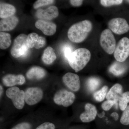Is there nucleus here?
I'll return each mask as SVG.
<instances>
[{
    "mask_svg": "<svg viewBox=\"0 0 129 129\" xmlns=\"http://www.w3.org/2000/svg\"><path fill=\"white\" fill-rule=\"evenodd\" d=\"M92 28L91 21L84 20L73 24L69 29L68 36L70 41L75 43L83 42L87 38Z\"/></svg>",
    "mask_w": 129,
    "mask_h": 129,
    "instance_id": "1",
    "label": "nucleus"
},
{
    "mask_svg": "<svg viewBox=\"0 0 129 129\" xmlns=\"http://www.w3.org/2000/svg\"><path fill=\"white\" fill-rule=\"evenodd\" d=\"M91 54L85 48H79L75 50L68 58L69 63L76 72L83 69L90 60Z\"/></svg>",
    "mask_w": 129,
    "mask_h": 129,
    "instance_id": "2",
    "label": "nucleus"
},
{
    "mask_svg": "<svg viewBox=\"0 0 129 129\" xmlns=\"http://www.w3.org/2000/svg\"><path fill=\"white\" fill-rule=\"evenodd\" d=\"M27 36L21 34L15 39L13 45L11 49V53L14 58H18L24 56L27 53L29 48L26 43Z\"/></svg>",
    "mask_w": 129,
    "mask_h": 129,
    "instance_id": "3",
    "label": "nucleus"
},
{
    "mask_svg": "<svg viewBox=\"0 0 129 129\" xmlns=\"http://www.w3.org/2000/svg\"><path fill=\"white\" fill-rule=\"evenodd\" d=\"M100 43L102 48L111 55L114 52L116 46V40L112 31L109 29H104L101 35Z\"/></svg>",
    "mask_w": 129,
    "mask_h": 129,
    "instance_id": "4",
    "label": "nucleus"
},
{
    "mask_svg": "<svg viewBox=\"0 0 129 129\" xmlns=\"http://www.w3.org/2000/svg\"><path fill=\"white\" fill-rule=\"evenodd\" d=\"M6 94L11 99L16 108L21 109L23 108L25 101V92L23 90L14 86L8 88L6 91Z\"/></svg>",
    "mask_w": 129,
    "mask_h": 129,
    "instance_id": "5",
    "label": "nucleus"
},
{
    "mask_svg": "<svg viewBox=\"0 0 129 129\" xmlns=\"http://www.w3.org/2000/svg\"><path fill=\"white\" fill-rule=\"evenodd\" d=\"M115 60L119 62H124L129 56V39L124 37L119 41L114 52Z\"/></svg>",
    "mask_w": 129,
    "mask_h": 129,
    "instance_id": "6",
    "label": "nucleus"
},
{
    "mask_svg": "<svg viewBox=\"0 0 129 129\" xmlns=\"http://www.w3.org/2000/svg\"><path fill=\"white\" fill-rule=\"evenodd\" d=\"M75 98V95L73 92L62 89L56 92L53 98V101L57 105L68 107L73 103Z\"/></svg>",
    "mask_w": 129,
    "mask_h": 129,
    "instance_id": "7",
    "label": "nucleus"
},
{
    "mask_svg": "<svg viewBox=\"0 0 129 129\" xmlns=\"http://www.w3.org/2000/svg\"><path fill=\"white\" fill-rule=\"evenodd\" d=\"M108 27L116 34H123L128 32L129 25L124 18H116L111 19L108 23Z\"/></svg>",
    "mask_w": 129,
    "mask_h": 129,
    "instance_id": "8",
    "label": "nucleus"
},
{
    "mask_svg": "<svg viewBox=\"0 0 129 129\" xmlns=\"http://www.w3.org/2000/svg\"><path fill=\"white\" fill-rule=\"evenodd\" d=\"M43 96V91L40 88L38 87L28 88L25 92V101L30 106L35 105L41 101Z\"/></svg>",
    "mask_w": 129,
    "mask_h": 129,
    "instance_id": "9",
    "label": "nucleus"
},
{
    "mask_svg": "<svg viewBox=\"0 0 129 129\" xmlns=\"http://www.w3.org/2000/svg\"><path fill=\"white\" fill-rule=\"evenodd\" d=\"M63 83L70 89L77 91L80 88V80L78 75L72 73H68L63 76Z\"/></svg>",
    "mask_w": 129,
    "mask_h": 129,
    "instance_id": "10",
    "label": "nucleus"
},
{
    "mask_svg": "<svg viewBox=\"0 0 129 129\" xmlns=\"http://www.w3.org/2000/svg\"><path fill=\"white\" fill-rule=\"evenodd\" d=\"M58 14V9L55 6H51L45 9H38L36 13L37 18L48 21L56 18Z\"/></svg>",
    "mask_w": 129,
    "mask_h": 129,
    "instance_id": "11",
    "label": "nucleus"
},
{
    "mask_svg": "<svg viewBox=\"0 0 129 129\" xmlns=\"http://www.w3.org/2000/svg\"><path fill=\"white\" fill-rule=\"evenodd\" d=\"M35 25L36 28L48 36L53 35L56 31V25L50 21L39 19L36 22Z\"/></svg>",
    "mask_w": 129,
    "mask_h": 129,
    "instance_id": "12",
    "label": "nucleus"
},
{
    "mask_svg": "<svg viewBox=\"0 0 129 129\" xmlns=\"http://www.w3.org/2000/svg\"><path fill=\"white\" fill-rule=\"evenodd\" d=\"M2 81L3 84L6 86L12 87L16 85L23 84L25 83V79L22 75L9 74L3 77Z\"/></svg>",
    "mask_w": 129,
    "mask_h": 129,
    "instance_id": "13",
    "label": "nucleus"
},
{
    "mask_svg": "<svg viewBox=\"0 0 129 129\" xmlns=\"http://www.w3.org/2000/svg\"><path fill=\"white\" fill-rule=\"evenodd\" d=\"M85 111L81 114L80 118L84 123L91 122L95 119L97 114V110L94 105L87 103L85 106Z\"/></svg>",
    "mask_w": 129,
    "mask_h": 129,
    "instance_id": "14",
    "label": "nucleus"
},
{
    "mask_svg": "<svg viewBox=\"0 0 129 129\" xmlns=\"http://www.w3.org/2000/svg\"><path fill=\"white\" fill-rule=\"evenodd\" d=\"M18 22V18L15 16L2 19L0 21V30L8 31L13 30L17 26Z\"/></svg>",
    "mask_w": 129,
    "mask_h": 129,
    "instance_id": "15",
    "label": "nucleus"
},
{
    "mask_svg": "<svg viewBox=\"0 0 129 129\" xmlns=\"http://www.w3.org/2000/svg\"><path fill=\"white\" fill-rule=\"evenodd\" d=\"M123 87L121 85L116 84L111 88L107 94L106 98L107 100L117 102L122 94Z\"/></svg>",
    "mask_w": 129,
    "mask_h": 129,
    "instance_id": "16",
    "label": "nucleus"
},
{
    "mask_svg": "<svg viewBox=\"0 0 129 129\" xmlns=\"http://www.w3.org/2000/svg\"><path fill=\"white\" fill-rule=\"evenodd\" d=\"M46 75L45 70L39 67H34L29 70L26 74V76L29 79H40Z\"/></svg>",
    "mask_w": 129,
    "mask_h": 129,
    "instance_id": "17",
    "label": "nucleus"
},
{
    "mask_svg": "<svg viewBox=\"0 0 129 129\" xmlns=\"http://www.w3.org/2000/svg\"><path fill=\"white\" fill-rule=\"evenodd\" d=\"M16 9L13 5L1 3L0 4V17L2 19L11 17L16 13Z\"/></svg>",
    "mask_w": 129,
    "mask_h": 129,
    "instance_id": "18",
    "label": "nucleus"
},
{
    "mask_svg": "<svg viewBox=\"0 0 129 129\" xmlns=\"http://www.w3.org/2000/svg\"><path fill=\"white\" fill-rule=\"evenodd\" d=\"M56 58L54 49L51 47H48L44 50L42 59L44 63L50 64L56 60Z\"/></svg>",
    "mask_w": 129,
    "mask_h": 129,
    "instance_id": "19",
    "label": "nucleus"
},
{
    "mask_svg": "<svg viewBox=\"0 0 129 129\" xmlns=\"http://www.w3.org/2000/svg\"><path fill=\"white\" fill-rule=\"evenodd\" d=\"M11 44V36L8 33L1 32L0 33V48L5 50L8 48Z\"/></svg>",
    "mask_w": 129,
    "mask_h": 129,
    "instance_id": "20",
    "label": "nucleus"
},
{
    "mask_svg": "<svg viewBox=\"0 0 129 129\" xmlns=\"http://www.w3.org/2000/svg\"><path fill=\"white\" fill-rule=\"evenodd\" d=\"M109 71L115 76L121 75L125 71V69L122 64L119 63H114L110 67Z\"/></svg>",
    "mask_w": 129,
    "mask_h": 129,
    "instance_id": "21",
    "label": "nucleus"
},
{
    "mask_svg": "<svg viewBox=\"0 0 129 129\" xmlns=\"http://www.w3.org/2000/svg\"><path fill=\"white\" fill-rule=\"evenodd\" d=\"M119 101L120 109L122 111H124L129 103V91L123 93L119 98Z\"/></svg>",
    "mask_w": 129,
    "mask_h": 129,
    "instance_id": "22",
    "label": "nucleus"
},
{
    "mask_svg": "<svg viewBox=\"0 0 129 129\" xmlns=\"http://www.w3.org/2000/svg\"><path fill=\"white\" fill-rule=\"evenodd\" d=\"M108 89V87L104 86L101 90L95 92L94 96L96 101L99 102L103 101L107 96Z\"/></svg>",
    "mask_w": 129,
    "mask_h": 129,
    "instance_id": "23",
    "label": "nucleus"
},
{
    "mask_svg": "<svg viewBox=\"0 0 129 129\" xmlns=\"http://www.w3.org/2000/svg\"><path fill=\"white\" fill-rule=\"evenodd\" d=\"M39 37L38 35L35 33H32L27 36L26 43L28 47L31 48L34 47Z\"/></svg>",
    "mask_w": 129,
    "mask_h": 129,
    "instance_id": "24",
    "label": "nucleus"
},
{
    "mask_svg": "<svg viewBox=\"0 0 129 129\" xmlns=\"http://www.w3.org/2000/svg\"><path fill=\"white\" fill-rule=\"evenodd\" d=\"M87 84L89 90L90 91H93L96 89L100 85V81L99 79L92 77L88 80Z\"/></svg>",
    "mask_w": 129,
    "mask_h": 129,
    "instance_id": "25",
    "label": "nucleus"
},
{
    "mask_svg": "<svg viewBox=\"0 0 129 129\" xmlns=\"http://www.w3.org/2000/svg\"><path fill=\"white\" fill-rule=\"evenodd\" d=\"M122 0H101L100 3L102 6L105 7H109L114 5H121L123 3Z\"/></svg>",
    "mask_w": 129,
    "mask_h": 129,
    "instance_id": "26",
    "label": "nucleus"
},
{
    "mask_svg": "<svg viewBox=\"0 0 129 129\" xmlns=\"http://www.w3.org/2000/svg\"><path fill=\"white\" fill-rule=\"evenodd\" d=\"M120 122L122 124L124 125H129V105L127 106L124 111L122 117L120 119Z\"/></svg>",
    "mask_w": 129,
    "mask_h": 129,
    "instance_id": "27",
    "label": "nucleus"
},
{
    "mask_svg": "<svg viewBox=\"0 0 129 129\" xmlns=\"http://www.w3.org/2000/svg\"><path fill=\"white\" fill-rule=\"evenodd\" d=\"M55 1L53 0H38L34 4V7L35 9H37L41 7L47 6L52 4Z\"/></svg>",
    "mask_w": 129,
    "mask_h": 129,
    "instance_id": "28",
    "label": "nucleus"
},
{
    "mask_svg": "<svg viewBox=\"0 0 129 129\" xmlns=\"http://www.w3.org/2000/svg\"><path fill=\"white\" fill-rule=\"evenodd\" d=\"M117 102L115 101H109L107 100L102 103V107L104 110L106 111H109L111 109L113 105L117 103Z\"/></svg>",
    "mask_w": 129,
    "mask_h": 129,
    "instance_id": "29",
    "label": "nucleus"
},
{
    "mask_svg": "<svg viewBox=\"0 0 129 129\" xmlns=\"http://www.w3.org/2000/svg\"><path fill=\"white\" fill-rule=\"evenodd\" d=\"M46 43V41L44 37L39 36L37 42H36V44L35 45L34 47L37 49H40L45 46Z\"/></svg>",
    "mask_w": 129,
    "mask_h": 129,
    "instance_id": "30",
    "label": "nucleus"
},
{
    "mask_svg": "<svg viewBox=\"0 0 129 129\" xmlns=\"http://www.w3.org/2000/svg\"><path fill=\"white\" fill-rule=\"evenodd\" d=\"M54 124L50 122H45L38 126L35 129H55Z\"/></svg>",
    "mask_w": 129,
    "mask_h": 129,
    "instance_id": "31",
    "label": "nucleus"
},
{
    "mask_svg": "<svg viewBox=\"0 0 129 129\" xmlns=\"http://www.w3.org/2000/svg\"><path fill=\"white\" fill-rule=\"evenodd\" d=\"M30 124L26 122L20 123L13 127L12 129H30Z\"/></svg>",
    "mask_w": 129,
    "mask_h": 129,
    "instance_id": "32",
    "label": "nucleus"
},
{
    "mask_svg": "<svg viewBox=\"0 0 129 129\" xmlns=\"http://www.w3.org/2000/svg\"><path fill=\"white\" fill-rule=\"evenodd\" d=\"M63 51L64 57L67 59L73 52V51H72V48L69 46L65 47L63 49Z\"/></svg>",
    "mask_w": 129,
    "mask_h": 129,
    "instance_id": "33",
    "label": "nucleus"
},
{
    "mask_svg": "<svg viewBox=\"0 0 129 129\" xmlns=\"http://www.w3.org/2000/svg\"><path fill=\"white\" fill-rule=\"evenodd\" d=\"M83 1L81 0H71L70 2L71 5L74 7H79L83 4Z\"/></svg>",
    "mask_w": 129,
    "mask_h": 129,
    "instance_id": "34",
    "label": "nucleus"
},
{
    "mask_svg": "<svg viewBox=\"0 0 129 129\" xmlns=\"http://www.w3.org/2000/svg\"><path fill=\"white\" fill-rule=\"evenodd\" d=\"M111 116H112L115 120H117L118 118V115L117 113H112V114H111Z\"/></svg>",
    "mask_w": 129,
    "mask_h": 129,
    "instance_id": "35",
    "label": "nucleus"
},
{
    "mask_svg": "<svg viewBox=\"0 0 129 129\" xmlns=\"http://www.w3.org/2000/svg\"><path fill=\"white\" fill-rule=\"evenodd\" d=\"M104 114H105V113H104V112H102L100 114H98V115L99 117L102 118L103 117V116L104 115Z\"/></svg>",
    "mask_w": 129,
    "mask_h": 129,
    "instance_id": "36",
    "label": "nucleus"
},
{
    "mask_svg": "<svg viewBox=\"0 0 129 129\" xmlns=\"http://www.w3.org/2000/svg\"><path fill=\"white\" fill-rule=\"evenodd\" d=\"M3 92V89L2 86L1 85V95H2Z\"/></svg>",
    "mask_w": 129,
    "mask_h": 129,
    "instance_id": "37",
    "label": "nucleus"
},
{
    "mask_svg": "<svg viewBox=\"0 0 129 129\" xmlns=\"http://www.w3.org/2000/svg\"><path fill=\"white\" fill-rule=\"evenodd\" d=\"M126 1V2L128 3H129V0H128V1Z\"/></svg>",
    "mask_w": 129,
    "mask_h": 129,
    "instance_id": "38",
    "label": "nucleus"
}]
</instances>
